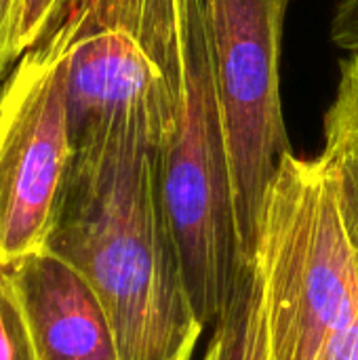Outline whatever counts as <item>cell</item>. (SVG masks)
Here are the masks:
<instances>
[{
	"label": "cell",
	"instance_id": "cell-13",
	"mask_svg": "<svg viewBox=\"0 0 358 360\" xmlns=\"http://www.w3.org/2000/svg\"><path fill=\"white\" fill-rule=\"evenodd\" d=\"M325 360H358V316L348 329L333 338Z\"/></svg>",
	"mask_w": 358,
	"mask_h": 360
},
{
	"label": "cell",
	"instance_id": "cell-9",
	"mask_svg": "<svg viewBox=\"0 0 358 360\" xmlns=\"http://www.w3.org/2000/svg\"><path fill=\"white\" fill-rule=\"evenodd\" d=\"M72 2L74 0H19L11 34L15 63L63 23Z\"/></svg>",
	"mask_w": 358,
	"mask_h": 360
},
{
	"label": "cell",
	"instance_id": "cell-5",
	"mask_svg": "<svg viewBox=\"0 0 358 360\" xmlns=\"http://www.w3.org/2000/svg\"><path fill=\"white\" fill-rule=\"evenodd\" d=\"M70 42L63 21L0 82V268L46 249L61 207L74 154L65 101Z\"/></svg>",
	"mask_w": 358,
	"mask_h": 360
},
{
	"label": "cell",
	"instance_id": "cell-6",
	"mask_svg": "<svg viewBox=\"0 0 358 360\" xmlns=\"http://www.w3.org/2000/svg\"><path fill=\"white\" fill-rule=\"evenodd\" d=\"M21 302L40 360H118L91 285L49 249L2 268Z\"/></svg>",
	"mask_w": 358,
	"mask_h": 360
},
{
	"label": "cell",
	"instance_id": "cell-10",
	"mask_svg": "<svg viewBox=\"0 0 358 360\" xmlns=\"http://www.w3.org/2000/svg\"><path fill=\"white\" fill-rule=\"evenodd\" d=\"M0 360H40L21 302L0 268Z\"/></svg>",
	"mask_w": 358,
	"mask_h": 360
},
{
	"label": "cell",
	"instance_id": "cell-7",
	"mask_svg": "<svg viewBox=\"0 0 358 360\" xmlns=\"http://www.w3.org/2000/svg\"><path fill=\"white\" fill-rule=\"evenodd\" d=\"M203 360H270L262 276L255 259L243 266L228 308L211 327Z\"/></svg>",
	"mask_w": 358,
	"mask_h": 360
},
{
	"label": "cell",
	"instance_id": "cell-2",
	"mask_svg": "<svg viewBox=\"0 0 358 360\" xmlns=\"http://www.w3.org/2000/svg\"><path fill=\"white\" fill-rule=\"evenodd\" d=\"M255 264L270 360H325L358 316V259L331 160L289 152L262 207Z\"/></svg>",
	"mask_w": 358,
	"mask_h": 360
},
{
	"label": "cell",
	"instance_id": "cell-3",
	"mask_svg": "<svg viewBox=\"0 0 358 360\" xmlns=\"http://www.w3.org/2000/svg\"><path fill=\"white\" fill-rule=\"evenodd\" d=\"M158 186L190 302L205 329L213 327L245 262L203 0L192 11L177 127L158 150Z\"/></svg>",
	"mask_w": 358,
	"mask_h": 360
},
{
	"label": "cell",
	"instance_id": "cell-1",
	"mask_svg": "<svg viewBox=\"0 0 358 360\" xmlns=\"http://www.w3.org/2000/svg\"><path fill=\"white\" fill-rule=\"evenodd\" d=\"M46 249L95 291L118 360H194L205 333L188 295L158 186V146L114 124L72 141Z\"/></svg>",
	"mask_w": 358,
	"mask_h": 360
},
{
	"label": "cell",
	"instance_id": "cell-11",
	"mask_svg": "<svg viewBox=\"0 0 358 360\" xmlns=\"http://www.w3.org/2000/svg\"><path fill=\"white\" fill-rule=\"evenodd\" d=\"M325 131L342 133L358 141V57L348 55L342 63L335 97L325 114Z\"/></svg>",
	"mask_w": 358,
	"mask_h": 360
},
{
	"label": "cell",
	"instance_id": "cell-4",
	"mask_svg": "<svg viewBox=\"0 0 358 360\" xmlns=\"http://www.w3.org/2000/svg\"><path fill=\"white\" fill-rule=\"evenodd\" d=\"M291 0H203L243 262L257 247L266 192L293 152L281 101V53Z\"/></svg>",
	"mask_w": 358,
	"mask_h": 360
},
{
	"label": "cell",
	"instance_id": "cell-8",
	"mask_svg": "<svg viewBox=\"0 0 358 360\" xmlns=\"http://www.w3.org/2000/svg\"><path fill=\"white\" fill-rule=\"evenodd\" d=\"M323 154L331 160L338 181L340 211L358 259V141L342 133L325 131Z\"/></svg>",
	"mask_w": 358,
	"mask_h": 360
},
{
	"label": "cell",
	"instance_id": "cell-12",
	"mask_svg": "<svg viewBox=\"0 0 358 360\" xmlns=\"http://www.w3.org/2000/svg\"><path fill=\"white\" fill-rule=\"evenodd\" d=\"M331 40L338 49L358 57V0H342L331 21Z\"/></svg>",
	"mask_w": 358,
	"mask_h": 360
}]
</instances>
